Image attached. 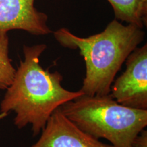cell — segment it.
Here are the masks:
<instances>
[{"mask_svg":"<svg viewBox=\"0 0 147 147\" xmlns=\"http://www.w3.org/2000/svg\"><path fill=\"white\" fill-rule=\"evenodd\" d=\"M47 47L45 44L23 46L24 59L0 104L1 114H16L14 123L18 129L32 125L34 136L41 134L55 110L83 95L80 91L65 89L61 84L63 76L58 71L43 68L40 58Z\"/></svg>","mask_w":147,"mask_h":147,"instance_id":"cell-1","label":"cell"},{"mask_svg":"<svg viewBox=\"0 0 147 147\" xmlns=\"http://www.w3.org/2000/svg\"><path fill=\"white\" fill-rule=\"evenodd\" d=\"M62 47L78 49L85 63V76L79 91L89 96L110 94V88L123 64L144 39L142 29L115 19L103 32L88 38L61 28L53 33Z\"/></svg>","mask_w":147,"mask_h":147,"instance_id":"cell-2","label":"cell"},{"mask_svg":"<svg viewBox=\"0 0 147 147\" xmlns=\"http://www.w3.org/2000/svg\"><path fill=\"white\" fill-rule=\"evenodd\" d=\"M59 108L82 131L106 139L115 147H132L134 139L147 125V110L122 105L110 94L81 95Z\"/></svg>","mask_w":147,"mask_h":147,"instance_id":"cell-3","label":"cell"},{"mask_svg":"<svg viewBox=\"0 0 147 147\" xmlns=\"http://www.w3.org/2000/svg\"><path fill=\"white\" fill-rule=\"evenodd\" d=\"M124 72L115 78L110 95L119 104L147 110V45L138 47L125 60Z\"/></svg>","mask_w":147,"mask_h":147,"instance_id":"cell-4","label":"cell"},{"mask_svg":"<svg viewBox=\"0 0 147 147\" xmlns=\"http://www.w3.org/2000/svg\"><path fill=\"white\" fill-rule=\"evenodd\" d=\"M31 147H115L105 144L80 129L59 108L53 112L41 132L40 138Z\"/></svg>","mask_w":147,"mask_h":147,"instance_id":"cell-5","label":"cell"},{"mask_svg":"<svg viewBox=\"0 0 147 147\" xmlns=\"http://www.w3.org/2000/svg\"><path fill=\"white\" fill-rule=\"evenodd\" d=\"M35 0H0V34L23 30L36 36L52 33L48 16L34 5Z\"/></svg>","mask_w":147,"mask_h":147,"instance_id":"cell-6","label":"cell"},{"mask_svg":"<svg viewBox=\"0 0 147 147\" xmlns=\"http://www.w3.org/2000/svg\"><path fill=\"white\" fill-rule=\"evenodd\" d=\"M117 20L142 29L146 23L147 0H108Z\"/></svg>","mask_w":147,"mask_h":147,"instance_id":"cell-7","label":"cell"},{"mask_svg":"<svg viewBox=\"0 0 147 147\" xmlns=\"http://www.w3.org/2000/svg\"><path fill=\"white\" fill-rule=\"evenodd\" d=\"M16 69L9 57V38L8 34H0V89L5 90L13 80Z\"/></svg>","mask_w":147,"mask_h":147,"instance_id":"cell-8","label":"cell"},{"mask_svg":"<svg viewBox=\"0 0 147 147\" xmlns=\"http://www.w3.org/2000/svg\"><path fill=\"white\" fill-rule=\"evenodd\" d=\"M132 147H147V131L144 129L138 134L132 142Z\"/></svg>","mask_w":147,"mask_h":147,"instance_id":"cell-9","label":"cell"}]
</instances>
